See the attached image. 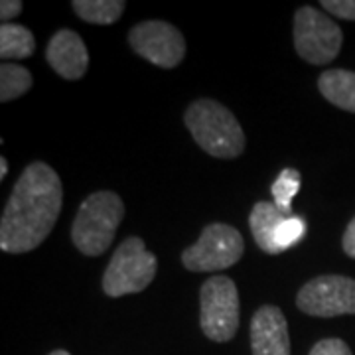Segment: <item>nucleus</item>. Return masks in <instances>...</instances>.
Masks as SVG:
<instances>
[{"label":"nucleus","instance_id":"1","mask_svg":"<svg viewBox=\"0 0 355 355\" xmlns=\"http://www.w3.org/2000/svg\"><path fill=\"white\" fill-rule=\"evenodd\" d=\"M64 203V186L46 162L26 166L0 219V249L22 254L34 251L55 225Z\"/></svg>","mask_w":355,"mask_h":355},{"label":"nucleus","instance_id":"2","mask_svg":"<svg viewBox=\"0 0 355 355\" xmlns=\"http://www.w3.org/2000/svg\"><path fill=\"white\" fill-rule=\"evenodd\" d=\"M184 125L198 146L216 158H237L245 150V132L235 114L214 99H198L186 109Z\"/></svg>","mask_w":355,"mask_h":355},{"label":"nucleus","instance_id":"3","mask_svg":"<svg viewBox=\"0 0 355 355\" xmlns=\"http://www.w3.org/2000/svg\"><path fill=\"white\" fill-rule=\"evenodd\" d=\"M125 217V203L114 191L101 190L87 196L77 209L71 241L87 257H101L114 241Z\"/></svg>","mask_w":355,"mask_h":355},{"label":"nucleus","instance_id":"4","mask_svg":"<svg viewBox=\"0 0 355 355\" xmlns=\"http://www.w3.org/2000/svg\"><path fill=\"white\" fill-rule=\"evenodd\" d=\"M156 270V254L146 249L140 237H127L116 247L103 275V292L111 298L139 294L150 286Z\"/></svg>","mask_w":355,"mask_h":355},{"label":"nucleus","instance_id":"5","mask_svg":"<svg viewBox=\"0 0 355 355\" xmlns=\"http://www.w3.org/2000/svg\"><path fill=\"white\" fill-rule=\"evenodd\" d=\"M239 292L229 277H211L200 291V326L207 340L231 342L239 330Z\"/></svg>","mask_w":355,"mask_h":355},{"label":"nucleus","instance_id":"6","mask_svg":"<svg viewBox=\"0 0 355 355\" xmlns=\"http://www.w3.org/2000/svg\"><path fill=\"white\" fill-rule=\"evenodd\" d=\"M342 28L312 6H302L294 14V48L312 65H326L342 50Z\"/></svg>","mask_w":355,"mask_h":355},{"label":"nucleus","instance_id":"7","mask_svg":"<svg viewBox=\"0 0 355 355\" xmlns=\"http://www.w3.org/2000/svg\"><path fill=\"white\" fill-rule=\"evenodd\" d=\"M245 253L241 233L227 223H211L202 237L182 253V265L191 272H216L237 265Z\"/></svg>","mask_w":355,"mask_h":355},{"label":"nucleus","instance_id":"8","mask_svg":"<svg viewBox=\"0 0 355 355\" xmlns=\"http://www.w3.org/2000/svg\"><path fill=\"white\" fill-rule=\"evenodd\" d=\"M300 312L316 318L355 314V280L342 275H324L308 280L296 296Z\"/></svg>","mask_w":355,"mask_h":355},{"label":"nucleus","instance_id":"9","mask_svg":"<svg viewBox=\"0 0 355 355\" xmlns=\"http://www.w3.org/2000/svg\"><path fill=\"white\" fill-rule=\"evenodd\" d=\"M130 48L153 65L174 69L186 55V40L176 26L164 20H146L128 32Z\"/></svg>","mask_w":355,"mask_h":355},{"label":"nucleus","instance_id":"10","mask_svg":"<svg viewBox=\"0 0 355 355\" xmlns=\"http://www.w3.org/2000/svg\"><path fill=\"white\" fill-rule=\"evenodd\" d=\"M253 355H291V334L282 310L261 306L251 320Z\"/></svg>","mask_w":355,"mask_h":355},{"label":"nucleus","instance_id":"11","mask_svg":"<svg viewBox=\"0 0 355 355\" xmlns=\"http://www.w3.org/2000/svg\"><path fill=\"white\" fill-rule=\"evenodd\" d=\"M46 60L58 76L69 81L81 79L89 67L87 48L76 30L69 28H62L51 36L46 48Z\"/></svg>","mask_w":355,"mask_h":355},{"label":"nucleus","instance_id":"12","mask_svg":"<svg viewBox=\"0 0 355 355\" xmlns=\"http://www.w3.org/2000/svg\"><path fill=\"white\" fill-rule=\"evenodd\" d=\"M284 219H286V216L279 211L272 202L254 203L251 216H249V225H251L254 243L259 245L261 251L268 254L282 253L279 245V231L280 225L284 223Z\"/></svg>","mask_w":355,"mask_h":355},{"label":"nucleus","instance_id":"13","mask_svg":"<svg viewBox=\"0 0 355 355\" xmlns=\"http://www.w3.org/2000/svg\"><path fill=\"white\" fill-rule=\"evenodd\" d=\"M318 89L334 107L355 113V71L328 69L318 79Z\"/></svg>","mask_w":355,"mask_h":355},{"label":"nucleus","instance_id":"14","mask_svg":"<svg viewBox=\"0 0 355 355\" xmlns=\"http://www.w3.org/2000/svg\"><path fill=\"white\" fill-rule=\"evenodd\" d=\"M36 50L34 34L20 24L0 26V58L2 60H26Z\"/></svg>","mask_w":355,"mask_h":355},{"label":"nucleus","instance_id":"15","mask_svg":"<svg viewBox=\"0 0 355 355\" xmlns=\"http://www.w3.org/2000/svg\"><path fill=\"white\" fill-rule=\"evenodd\" d=\"M127 2L123 0H73L71 8L73 12L89 24L109 26L114 24L123 12Z\"/></svg>","mask_w":355,"mask_h":355},{"label":"nucleus","instance_id":"16","mask_svg":"<svg viewBox=\"0 0 355 355\" xmlns=\"http://www.w3.org/2000/svg\"><path fill=\"white\" fill-rule=\"evenodd\" d=\"M32 73L16 64L0 65V101L8 103L22 97L32 89Z\"/></svg>","mask_w":355,"mask_h":355},{"label":"nucleus","instance_id":"17","mask_svg":"<svg viewBox=\"0 0 355 355\" xmlns=\"http://www.w3.org/2000/svg\"><path fill=\"white\" fill-rule=\"evenodd\" d=\"M300 184H302V176L294 168H284L272 182V188H270L272 203L286 217H292V200L300 190Z\"/></svg>","mask_w":355,"mask_h":355},{"label":"nucleus","instance_id":"18","mask_svg":"<svg viewBox=\"0 0 355 355\" xmlns=\"http://www.w3.org/2000/svg\"><path fill=\"white\" fill-rule=\"evenodd\" d=\"M306 235V221L302 217H286L284 219V223L280 225L279 231V245L280 249H282V253L286 251V249H291L294 245H298V243L304 239Z\"/></svg>","mask_w":355,"mask_h":355},{"label":"nucleus","instance_id":"19","mask_svg":"<svg viewBox=\"0 0 355 355\" xmlns=\"http://www.w3.org/2000/svg\"><path fill=\"white\" fill-rule=\"evenodd\" d=\"M310 355H354L349 345L340 338H326L310 349Z\"/></svg>","mask_w":355,"mask_h":355},{"label":"nucleus","instance_id":"20","mask_svg":"<svg viewBox=\"0 0 355 355\" xmlns=\"http://www.w3.org/2000/svg\"><path fill=\"white\" fill-rule=\"evenodd\" d=\"M322 8L342 20H355V0H322Z\"/></svg>","mask_w":355,"mask_h":355},{"label":"nucleus","instance_id":"21","mask_svg":"<svg viewBox=\"0 0 355 355\" xmlns=\"http://www.w3.org/2000/svg\"><path fill=\"white\" fill-rule=\"evenodd\" d=\"M22 8H24V4L20 0H2V4H0V18H2V22L8 24V20H12V18L22 14Z\"/></svg>","mask_w":355,"mask_h":355},{"label":"nucleus","instance_id":"22","mask_svg":"<svg viewBox=\"0 0 355 355\" xmlns=\"http://www.w3.org/2000/svg\"><path fill=\"white\" fill-rule=\"evenodd\" d=\"M342 247H343V253L347 254V257H352V259H355V217L349 221V225L345 227V233H343V239H342Z\"/></svg>","mask_w":355,"mask_h":355},{"label":"nucleus","instance_id":"23","mask_svg":"<svg viewBox=\"0 0 355 355\" xmlns=\"http://www.w3.org/2000/svg\"><path fill=\"white\" fill-rule=\"evenodd\" d=\"M6 174H8V162H6V158L2 156V158H0V180H4Z\"/></svg>","mask_w":355,"mask_h":355},{"label":"nucleus","instance_id":"24","mask_svg":"<svg viewBox=\"0 0 355 355\" xmlns=\"http://www.w3.org/2000/svg\"><path fill=\"white\" fill-rule=\"evenodd\" d=\"M50 355H71L69 352H65V349H55V352H51Z\"/></svg>","mask_w":355,"mask_h":355}]
</instances>
